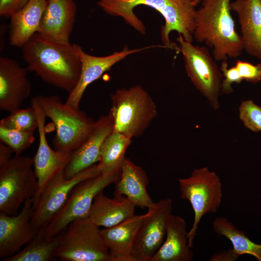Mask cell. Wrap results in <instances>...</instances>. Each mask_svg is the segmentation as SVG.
Segmentation results:
<instances>
[{
  "label": "cell",
  "mask_w": 261,
  "mask_h": 261,
  "mask_svg": "<svg viewBox=\"0 0 261 261\" xmlns=\"http://www.w3.org/2000/svg\"><path fill=\"white\" fill-rule=\"evenodd\" d=\"M135 207L125 196L110 198L102 191L94 200L88 218L98 227L110 228L133 216Z\"/></svg>",
  "instance_id": "23"
},
{
  "label": "cell",
  "mask_w": 261,
  "mask_h": 261,
  "mask_svg": "<svg viewBox=\"0 0 261 261\" xmlns=\"http://www.w3.org/2000/svg\"><path fill=\"white\" fill-rule=\"evenodd\" d=\"M214 231L218 235L223 236L232 244V250L238 258L243 254L255 257L261 261V244L252 241L244 232L239 230L232 222L224 217H218L212 222Z\"/></svg>",
  "instance_id": "26"
},
{
  "label": "cell",
  "mask_w": 261,
  "mask_h": 261,
  "mask_svg": "<svg viewBox=\"0 0 261 261\" xmlns=\"http://www.w3.org/2000/svg\"><path fill=\"white\" fill-rule=\"evenodd\" d=\"M0 142L8 146L15 155L20 154L34 142V132L0 127Z\"/></svg>",
  "instance_id": "29"
},
{
  "label": "cell",
  "mask_w": 261,
  "mask_h": 261,
  "mask_svg": "<svg viewBox=\"0 0 261 261\" xmlns=\"http://www.w3.org/2000/svg\"><path fill=\"white\" fill-rule=\"evenodd\" d=\"M185 220L172 214L163 244L151 261H191L194 253L189 246Z\"/></svg>",
  "instance_id": "24"
},
{
  "label": "cell",
  "mask_w": 261,
  "mask_h": 261,
  "mask_svg": "<svg viewBox=\"0 0 261 261\" xmlns=\"http://www.w3.org/2000/svg\"><path fill=\"white\" fill-rule=\"evenodd\" d=\"M178 182L181 198L190 203L194 212L192 226L188 233L191 248L202 218L216 213L220 206L222 183L218 175L206 167L195 169L189 177L180 178Z\"/></svg>",
  "instance_id": "6"
},
{
  "label": "cell",
  "mask_w": 261,
  "mask_h": 261,
  "mask_svg": "<svg viewBox=\"0 0 261 261\" xmlns=\"http://www.w3.org/2000/svg\"><path fill=\"white\" fill-rule=\"evenodd\" d=\"M120 173L121 171L101 173L78 184L71 191L62 208L44 228L46 236H56L63 232L72 221L88 218L96 196L110 184L116 182Z\"/></svg>",
  "instance_id": "9"
},
{
  "label": "cell",
  "mask_w": 261,
  "mask_h": 261,
  "mask_svg": "<svg viewBox=\"0 0 261 261\" xmlns=\"http://www.w3.org/2000/svg\"><path fill=\"white\" fill-rule=\"evenodd\" d=\"M235 66L243 80L252 84H256L261 81V63L255 65L238 60Z\"/></svg>",
  "instance_id": "30"
},
{
  "label": "cell",
  "mask_w": 261,
  "mask_h": 261,
  "mask_svg": "<svg viewBox=\"0 0 261 261\" xmlns=\"http://www.w3.org/2000/svg\"><path fill=\"white\" fill-rule=\"evenodd\" d=\"M196 10L193 37L213 49L216 61L237 58L244 50L231 13V0H202Z\"/></svg>",
  "instance_id": "3"
},
{
  "label": "cell",
  "mask_w": 261,
  "mask_h": 261,
  "mask_svg": "<svg viewBox=\"0 0 261 261\" xmlns=\"http://www.w3.org/2000/svg\"><path fill=\"white\" fill-rule=\"evenodd\" d=\"M47 0H29L10 16L9 41L11 45L23 47L39 31Z\"/></svg>",
  "instance_id": "22"
},
{
  "label": "cell",
  "mask_w": 261,
  "mask_h": 261,
  "mask_svg": "<svg viewBox=\"0 0 261 261\" xmlns=\"http://www.w3.org/2000/svg\"><path fill=\"white\" fill-rule=\"evenodd\" d=\"M194 4L197 6L202 1V0H192Z\"/></svg>",
  "instance_id": "35"
},
{
  "label": "cell",
  "mask_w": 261,
  "mask_h": 261,
  "mask_svg": "<svg viewBox=\"0 0 261 261\" xmlns=\"http://www.w3.org/2000/svg\"><path fill=\"white\" fill-rule=\"evenodd\" d=\"M115 183L114 196H125L143 209H148L155 203L147 191L149 181L146 173L130 160H124L120 177Z\"/></svg>",
  "instance_id": "21"
},
{
  "label": "cell",
  "mask_w": 261,
  "mask_h": 261,
  "mask_svg": "<svg viewBox=\"0 0 261 261\" xmlns=\"http://www.w3.org/2000/svg\"><path fill=\"white\" fill-rule=\"evenodd\" d=\"M177 41L188 76L195 87L217 108L222 74L215 60L206 47L194 45L180 35Z\"/></svg>",
  "instance_id": "10"
},
{
  "label": "cell",
  "mask_w": 261,
  "mask_h": 261,
  "mask_svg": "<svg viewBox=\"0 0 261 261\" xmlns=\"http://www.w3.org/2000/svg\"><path fill=\"white\" fill-rule=\"evenodd\" d=\"M137 232L131 254L132 261H151L164 241L173 202L163 199L148 208Z\"/></svg>",
  "instance_id": "12"
},
{
  "label": "cell",
  "mask_w": 261,
  "mask_h": 261,
  "mask_svg": "<svg viewBox=\"0 0 261 261\" xmlns=\"http://www.w3.org/2000/svg\"><path fill=\"white\" fill-rule=\"evenodd\" d=\"M57 258L64 261H112L101 230L88 218L72 221L61 233Z\"/></svg>",
  "instance_id": "7"
},
{
  "label": "cell",
  "mask_w": 261,
  "mask_h": 261,
  "mask_svg": "<svg viewBox=\"0 0 261 261\" xmlns=\"http://www.w3.org/2000/svg\"><path fill=\"white\" fill-rule=\"evenodd\" d=\"M131 138L113 130L104 141L98 164L102 173L107 174L121 171L125 154L130 145Z\"/></svg>",
  "instance_id": "27"
},
{
  "label": "cell",
  "mask_w": 261,
  "mask_h": 261,
  "mask_svg": "<svg viewBox=\"0 0 261 261\" xmlns=\"http://www.w3.org/2000/svg\"><path fill=\"white\" fill-rule=\"evenodd\" d=\"M13 150L7 145L0 143V165L8 161L11 158Z\"/></svg>",
  "instance_id": "34"
},
{
  "label": "cell",
  "mask_w": 261,
  "mask_h": 261,
  "mask_svg": "<svg viewBox=\"0 0 261 261\" xmlns=\"http://www.w3.org/2000/svg\"><path fill=\"white\" fill-rule=\"evenodd\" d=\"M237 259L238 257L234 253L232 248H231L214 254L211 256L210 260L212 261H234Z\"/></svg>",
  "instance_id": "33"
},
{
  "label": "cell",
  "mask_w": 261,
  "mask_h": 261,
  "mask_svg": "<svg viewBox=\"0 0 261 261\" xmlns=\"http://www.w3.org/2000/svg\"><path fill=\"white\" fill-rule=\"evenodd\" d=\"M30 103L37 116L39 140L37 151L33 158V168L37 180V188L32 198L34 208L46 185L56 174L64 171L72 154L53 150L50 146L46 136V117L34 97L31 99Z\"/></svg>",
  "instance_id": "13"
},
{
  "label": "cell",
  "mask_w": 261,
  "mask_h": 261,
  "mask_svg": "<svg viewBox=\"0 0 261 261\" xmlns=\"http://www.w3.org/2000/svg\"><path fill=\"white\" fill-rule=\"evenodd\" d=\"M102 173L98 164L66 179L63 171L56 174L42 191L34 208L31 219L32 227L38 231L50 223L66 203L73 188L81 182Z\"/></svg>",
  "instance_id": "11"
},
{
  "label": "cell",
  "mask_w": 261,
  "mask_h": 261,
  "mask_svg": "<svg viewBox=\"0 0 261 261\" xmlns=\"http://www.w3.org/2000/svg\"><path fill=\"white\" fill-rule=\"evenodd\" d=\"M27 68L21 66L15 60L0 58V109L12 112L20 108L28 98L31 85Z\"/></svg>",
  "instance_id": "16"
},
{
  "label": "cell",
  "mask_w": 261,
  "mask_h": 261,
  "mask_svg": "<svg viewBox=\"0 0 261 261\" xmlns=\"http://www.w3.org/2000/svg\"><path fill=\"white\" fill-rule=\"evenodd\" d=\"M230 9L238 17L244 50L261 60V0H235Z\"/></svg>",
  "instance_id": "19"
},
{
  "label": "cell",
  "mask_w": 261,
  "mask_h": 261,
  "mask_svg": "<svg viewBox=\"0 0 261 261\" xmlns=\"http://www.w3.org/2000/svg\"><path fill=\"white\" fill-rule=\"evenodd\" d=\"M46 117L55 125L52 139L55 150L72 154L88 138L95 121L79 108L63 103L57 95L34 97Z\"/></svg>",
  "instance_id": "4"
},
{
  "label": "cell",
  "mask_w": 261,
  "mask_h": 261,
  "mask_svg": "<svg viewBox=\"0 0 261 261\" xmlns=\"http://www.w3.org/2000/svg\"><path fill=\"white\" fill-rule=\"evenodd\" d=\"M29 0H0V15L10 17L21 9Z\"/></svg>",
  "instance_id": "32"
},
{
  "label": "cell",
  "mask_w": 261,
  "mask_h": 261,
  "mask_svg": "<svg viewBox=\"0 0 261 261\" xmlns=\"http://www.w3.org/2000/svg\"><path fill=\"white\" fill-rule=\"evenodd\" d=\"M220 70L225 78L222 80L221 91L224 93H231L232 91V85L234 83H240L243 80L235 66L229 67L226 60L222 61Z\"/></svg>",
  "instance_id": "31"
},
{
  "label": "cell",
  "mask_w": 261,
  "mask_h": 261,
  "mask_svg": "<svg viewBox=\"0 0 261 261\" xmlns=\"http://www.w3.org/2000/svg\"><path fill=\"white\" fill-rule=\"evenodd\" d=\"M146 215L147 213L134 215L116 226L101 230L112 261H132L135 240Z\"/></svg>",
  "instance_id": "20"
},
{
  "label": "cell",
  "mask_w": 261,
  "mask_h": 261,
  "mask_svg": "<svg viewBox=\"0 0 261 261\" xmlns=\"http://www.w3.org/2000/svg\"><path fill=\"white\" fill-rule=\"evenodd\" d=\"M76 13L73 0H47L38 33L55 43L71 44Z\"/></svg>",
  "instance_id": "18"
},
{
  "label": "cell",
  "mask_w": 261,
  "mask_h": 261,
  "mask_svg": "<svg viewBox=\"0 0 261 261\" xmlns=\"http://www.w3.org/2000/svg\"><path fill=\"white\" fill-rule=\"evenodd\" d=\"M33 158L15 155L0 165V213L14 215L37 188Z\"/></svg>",
  "instance_id": "8"
},
{
  "label": "cell",
  "mask_w": 261,
  "mask_h": 261,
  "mask_svg": "<svg viewBox=\"0 0 261 261\" xmlns=\"http://www.w3.org/2000/svg\"><path fill=\"white\" fill-rule=\"evenodd\" d=\"M38 121L34 108H18L1 119L0 127L7 129L34 132Z\"/></svg>",
  "instance_id": "28"
},
{
  "label": "cell",
  "mask_w": 261,
  "mask_h": 261,
  "mask_svg": "<svg viewBox=\"0 0 261 261\" xmlns=\"http://www.w3.org/2000/svg\"><path fill=\"white\" fill-rule=\"evenodd\" d=\"M97 4L106 13L121 17L142 34L146 33L145 27L133 10L139 5L150 7L165 20L160 31L162 42L170 43V34L173 31H177L186 40L192 37L197 9L192 0H100Z\"/></svg>",
  "instance_id": "2"
},
{
  "label": "cell",
  "mask_w": 261,
  "mask_h": 261,
  "mask_svg": "<svg viewBox=\"0 0 261 261\" xmlns=\"http://www.w3.org/2000/svg\"><path fill=\"white\" fill-rule=\"evenodd\" d=\"M28 71L70 94L79 80L81 64L73 44H63L34 34L22 47Z\"/></svg>",
  "instance_id": "1"
},
{
  "label": "cell",
  "mask_w": 261,
  "mask_h": 261,
  "mask_svg": "<svg viewBox=\"0 0 261 261\" xmlns=\"http://www.w3.org/2000/svg\"><path fill=\"white\" fill-rule=\"evenodd\" d=\"M33 209L32 198H29L18 214L0 213V258L2 261L18 252L37 234L38 231L31 224Z\"/></svg>",
  "instance_id": "14"
},
{
  "label": "cell",
  "mask_w": 261,
  "mask_h": 261,
  "mask_svg": "<svg viewBox=\"0 0 261 261\" xmlns=\"http://www.w3.org/2000/svg\"><path fill=\"white\" fill-rule=\"evenodd\" d=\"M113 129V119L110 113L95 121L88 138L72 154L63 171L65 178H71L99 162L102 144Z\"/></svg>",
  "instance_id": "17"
},
{
  "label": "cell",
  "mask_w": 261,
  "mask_h": 261,
  "mask_svg": "<svg viewBox=\"0 0 261 261\" xmlns=\"http://www.w3.org/2000/svg\"><path fill=\"white\" fill-rule=\"evenodd\" d=\"M61 233L53 237L46 236L44 228L21 250L4 261H52L56 260Z\"/></svg>",
  "instance_id": "25"
},
{
  "label": "cell",
  "mask_w": 261,
  "mask_h": 261,
  "mask_svg": "<svg viewBox=\"0 0 261 261\" xmlns=\"http://www.w3.org/2000/svg\"><path fill=\"white\" fill-rule=\"evenodd\" d=\"M81 64V73L79 80L73 90L69 94L65 102L74 108L79 109V103L87 87L92 82L100 78L115 64L125 58L128 56L145 49H129L125 46L120 51L102 57L94 56L87 53L81 46L73 44Z\"/></svg>",
  "instance_id": "15"
},
{
  "label": "cell",
  "mask_w": 261,
  "mask_h": 261,
  "mask_svg": "<svg viewBox=\"0 0 261 261\" xmlns=\"http://www.w3.org/2000/svg\"><path fill=\"white\" fill-rule=\"evenodd\" d=\"M111 98L113 130L131 139L141 135L157 116L155 103L139 85L118 89Z\"/></svg>",
  "instance_id": "5"
}]
</instances>
